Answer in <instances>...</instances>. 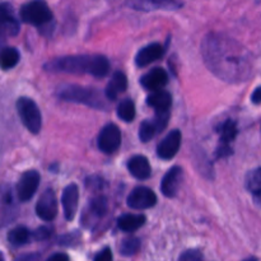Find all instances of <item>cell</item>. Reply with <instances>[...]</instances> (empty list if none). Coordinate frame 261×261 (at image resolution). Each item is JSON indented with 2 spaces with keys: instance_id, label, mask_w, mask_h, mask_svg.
<instances>
[{
  "instance_id": "obj_36",
  "label": "cell",
  "mask_w": 261,
  "mask_h": 261,
  "mask_svg": "<svg viewBox=\"0 0 261 261\" xmlns=\"http://www.w3.org/2000/svg\"><path fill=\"white\" fill-rule=\"evenodd\" d=\"M244 261H257V260L255 259V257H249V259H246V260H244Z\"/></svg>"
},
{
  "instance_id": "obj_3",
  "label": "cell",
  "mask_w": 261,
  "mask_h": 261,
  "mask_svg": "<svg viewBox=\"0 0 261 261\" xmlns=\"http://www.w3.org/2000/svg\"><path fill=\"white\" fill-rule=\"evenodd\" d=\"M20 19L24 23L40 28V32L51 33L54 15L45 0H30L20 8Z\"/></svg>"
},
{
  "instance_id": "obj_14",
  "label": "cell",
  "mask_w": 261,
  "mask_h": 261,
  "mask_svg": "<svg viewBox=\"0 0 261 261\" xmlns=\"http://www.w3.org/2000/svg\"><path fill=\"white\" fill-rule=\"evenodd\" d=\"M167 71L162 68H154L140 78V84L149 91H161L167 84Z\"/></svg>"
},
{
  "instance_id": "obj_13",
  "label": "cell",
  "mask_w": 261,
  "mask_h": 261,
  "mask_svg": "<svg viewBox=\"0 0 261 261\" xmlns=\"http://www.w3.org/2000/svg\"><path fill=\"white\" fill-rule=\"evenodd\" d=\"M79 203V189L75 184H70L66 186L63 191V196H61V204H63L64 216H65L66 221H71L74 219L78 209Z\"/></svg>"
},
{
  "instance_id": "obj_21",
  "label": "cell",
  "mask_w": 261,
  "mask_h": 261,
  "mask_svg": "<svg viewBox=\"0 0 261 261\" xmlns=\"http://www.w3.org/2000/svg\"><path fill=\"white\" fill-rule=\"evenodd\" d=\"M145 217L143 214H124L117 221V226L124 232H134L144 226Z\"/></svg>"
},
{
  "instance_id": "obj_35",
  "label": "cell",
  "mask_w": 261,
  "mask_h": 261,
  "mask_svg": "<svg viewBox=\"0 0 261 261\" xmlns=\"http://www.w3.org/2000/svg\"><path fill=\"white\" fill-rule=\"evenodd\" d=\"M251 101H252V103H255V105L261 103V87H259V88H256L254 92H252Z\"/></svg>"
},
{
  "instance_id": "obj_4",
  "label": "cell",
  "mask_w": 261,
  "mask_h": 261,
  "mask_svg": "<svg viewBox=\"0 0 261 261\" xmlns=\"http://www.w3.org/2000/svg\"><path fill=\"white\" fill-rule=\"evenodd\" d=\"M58 94L64 101L86 105V106L93 107V109H105L106 107L102 94L93 88L68 84V86L61 87Z\"/></svg>"
},
{
  "instance_id": "obj_18",
  "label": "cell",
  "mask_w": 261,
  "mask_h": 261,
  "mask_svg": "<svg viewBox=\"0 0 261 261\" xmlns=\"http://www.w3.org/2000/svg\"><path fill=\"white\" fill-rule=\"evenodd\" d=\"M2 24L3 31L9 36H17L19 32V20L15 18L13 8L9 3L2 4Z\"/></svg>"
},
{
  "instance_id": "obj_16",
  "label": "cell",
  "mask_w": 261,
  "mask_h": 261,
  "mask_svg": "<svg viewBox=\"0 0 261 261\" xmlns=\"http://www.w3.org/2000/svg\"><path fill=\"white\" fill-rule=\"evenodd\" d=\"M127 170L138 180H145L152 173L150 163L144 155H134L127 161Z\"/></svg>"
},
{
  "instance_id": "obj_19",
  "label": "cell",
  "mask_w": 261,
  "mask_h": 261,
  "mask_svg": "<svg viewBox=\"0 0 261 261\" xmlns=\"http://www.w3.org/2000/svg\"><path fill=\"white\" fill-rule=\"evenodd\" d=\"M148 106L153 107L155 112H170L172 106V96L166 91H155L147 98Z\"/></svg>"
},
{
  "instance_id": "obj_20",
  "label": "cell",
  "mask_w": 261,
  "mask_h": 261,
  "mask_svg": "<svg viewBox=\"0 0 261 261\" xmlns=\"http://www.w3.org/2000/svg\"><path fill=\"white\" fill-rule=\"evenodd\" d=\"M245 185L252 195L255 203L261 208V167L255 168L247 173L245 178Z\"/></svg>"
},
{
  "instance_id": "obj_6",
  "label": "cell",
  "mask_w": 261,
  "mask_h": 261,
  "mask_svg": "<svg viewBox=\"0 0 261 261\" xmlns=\"http://www.w3.org/2000/svg\"><path fill=\"white\" fill-rule=\"evenodd\" d=\"M98 148L106 154H112L121 144V132L115 124H107L102 127L97 139Z\"/></svg>"
},
{
  "instance_id": "obj_2",
  "label": "cell",
  "mask_w": 261,
  "mask_h": 261,
  "mask_svg": "<svg viewBox=\"0 0 261 261\" xmlns=\"http://www.w3.org/2000/svg\"><path fill=\"white\" fill-rule=\"evenodd\" d=\"M45 69L51 73L89 74L102 78L110 70V63L102 55H70L48 61Z\"/></svg>"
},
{
  "instance_id": "obj_22",
  "label": "cell",
  "mask_w": 261,
  "mask_h": 261,
  "mask_svg": "<svg viewBox=\"0 0 261 261\" xmlns=\"http://www.w3.org/2000/svg\"><path fill=\"white\" fill-rule=\"evenodd\" d=\"M31 239V232L28 231V228L23 226H18L15 228H13L12 231L8 233V241L12 246L14 247H20L23 245L27 244Z\"/></svg>"
},
{
  "instance_id": "obj_17",
  "label": "cell",
  "mask_w": 261,
  "mask_h": 261,
  "mask_svg": "<svg viewBox=\"0 0 261 261\" xmlns=\"http://www.w3.org/2000/svg\"><path fill=\"white\" fill-rule=\"evenodd\" d=\"M127 88V78L122 71H115L112 75L111 81L107 84L106 89H105V94H106L107 99L110 101H115L119 97L120 93L126 91Z\"/></svg>"
},
{
  "instance_id": "obj_28",
  "label": "cell",
  "mask_w": 261,
  "mask_h": 261,
  "mask_svg": "<svg viewBox=\"0 0 261 261\" xmlns=\"http://www.w3.org/2000/svg\"><path fill=\"white\" fill-rule=\"evenodd\" d=\"M140 249V240L137 237H127V239L122 240L121 245H120V252L124 256H133L137 254Z\"/></svg>"
},
{
  "instance_id": "obj_8",
  "label": "cell",
  "mask_w": 261,
  "mask_h": 261,
  "mask_svg": "<svg viewBox=\"0 0 261 261\" xmlns=\"http://www.w3.org/2000/svg\"><path fill=\"white\" fill-rule=\"evenodd\" d=\"M155 204H157V195L154 194V191L145 186L135 188L127 196V205L133 209H138V211L152 208Z\"/></svg>"
},
{
  "instance_id": "obj_33",
  "label": "cell",
  "mask_w": 261,
  "mask_h": 261,
  "mask_svg": "<svg viewBox=\"0 0 261 261\" xmlns=\"http://www.w3.org/2000/svg\"><path fill=\"white\" fill-rule=\"evenodd\" d=\"M87 186L88 188H96V186H98V188H102V180L99 177H96V176H93V177H89L88 180H87Z\"/></svg>"
},
{
  "instance_id": "obj_26",
  "label": "cell",
  "mask_w": 261,
  "mask_h": 261,
  "mask_svg": "<svg viewBox=\"0 0 261 261\" xmlns=\"http://www.w3.org/2000/svg\"><path fill=\"white\" fill-rule=\"evenodd\" d=\"M107 211V200L105 196H97L89 204L88 211L86 212V217L89 216L91 218L96 217V218H101Z\"/></svg>"
},
{
  "instance_id": "obj_29",
  "label": "cell",
  "mask_w": 261,
  "mask_h": 261,
  "mask_svg": "<svg viewBox=\"0 0 261 261\" xmlns=\"http://www.w3.org/2000/svg\"><path fill=\"white\" fill-rule=\"evenodd\" d=\"M178 261H203V254L195 249L186 250L180 255Z\"/></svg>"
},
{
  "instance_id": "obj_9",
  "label": "cell",
  "mask_w": 261,
  "mask_h": 261,
  "mask_svg": "<svg viewBox=\"0 0 261 261\" xmlns=\"http://www.w3.org/2000/svg\"><path fill=\"white\" fill-rule=\"evenodd\" d=\"M36 213L45 222H51L53 219H55L56 214H58V199H56L54 190L47 189L40 196L37 205H36Z\"/></svg>"
},
{
  "instance_id": "obj_15",
  "label": "cell",
  "mask_w": 261,
  "mask_h": 261,
  "mask_svg": "<svg viewBox=\"0 0 261 261\" xmlns=\"http://www.w3.org/2000/svg\"><path fill=\"white\" fill-rule=\"evenodd\" d=\"M165 54V47L161 43H150L145 47L140 48L139 53L135 56V63L138 66H147L153 61H157Z\"/></svg>"
},
{
  "instance_id": "obj_11",
  "label": "cell",
  "mask_w": 261,
  "mask_h": 261,
  "mask_svg": "<svg viewBox=\"0 0 261 261\" xmlns=\"http://www.w3.org/2000/svg\"><path fill=\"white\" fill-rule=\"evenodd\" d=\"M181 139H182V135L180 130H172L168 133L157 145L158 157L162 160H172L180 149Z\"/></svg>"
},
{
  "instance_id": "obj_10",
  "label": "cell",
  "mask_w": 261,
  "mask_h": 261,
  "mask_svg": "<svg viewBox=\"0 0 261 261\" xmlns=\"http://www.w3.org/2000/svg\"><path fill=\"white\" fill-rule=\"evenodd\" d=\"M126 4L135 10H176L182 7L180 0H126Z\"/></svg>"
},
{
  "instance_id": "obj_27",
  "label": "cell",
  "mask_w": 261,
  "mask_h": 261,
  "mask_svg": "<svg viewBox=\"0 0 261 261\" xmlns=\"http://www.w3.org/2000/svg\"><path fill=\"white\" fill-rule=\"evenodd\" d=\"M158 133H160V130H158V126L154 120H145V121L142 122L139 127V139L143 143H148Z\"/></svg>"
},
{
  "instance_id": "obj_24",
  "label": "cell",
  "mask_w": 261,
  "mask_h": 261,
  "mask_svg": "<svg viewBox=\"0 0 261 261\" xmlns=\"http://www.w3.org/2000/svg\"><path fill=\"white\" fill-rule=\"evenodd\" d=\"M117 116L125 122H132L135 119V105L133 99L126 98L117 106Z\"/></svg>"
},
{
  "instance_id": "obj_31",
  "label": "cell",
  "mask_w": 261,
  "mask_h": 261,
  "mask_svg": "<svg viewBox=\"0 0 261 261\" xmlns=\"http://www.w3.org/2000/svg\"><path fill=\"white\" fill-rule=\"evenodd\" d=\"M93 261H112V252L109 247L102 249L98 254L96 255Z\"/></svg>"
},
{
  "instance_id": "obj_23",
  "label": "cell",
  "mask_w": 261,
  "mask_h": 261,
  "mask_svg": "<svg viewBox=\"0 0 261 261\" xmlns=\"http://www.w3.org/2000/svg\"><path fill=\"white\" fill-rule=\"evenodd\" d=\"M219 135H221V144L229 145V143L236 138L237 135V126L233 120H227L219 127Z\"/></svg>"
},
{
  "instance_id": "obj_7",
  "label": "cell",
  "mask_w": 261,
  "mask_h": 261,
  "mask_svg": "<svg viewBox=\"0 0 261 261\" xmlns=\"http://www.w3.org/2000/svg\"><path fill=\"white\" fill-rule=\"evenodd\" d=\"M40 173L35 170L25 171L17 184V196L22 203L31 200L40 185Z\"/></svg>"
},
{
  "instance_id": "obj_32",
  "label": "cell",
  "mask_w": 261,
  "mask_h": 261,
  "mask_svg": "<svg viewBox=\"0 0 261 261\" xmlns=\"http://www.w3.org/2000/svg\"><path fill=\"white\" fill-rule=\"evenodd\" d=\"M40 260L41 257L38 254H25L15 259V261H40Z\"/></svg>"
},
{
  "instance_id": "obj_5",
  "label": "cell",
  "mask_w": 261,
  "mask_h": 261,
  "mask_svg": "<svg viewBox=\"0 0 261 261\" xmlns=\"http://www.w3.org/2000/svg\"><path fill=\"white\" fill-rule=\"evenodd\" d=\"M17 111L28 132L37 134L42 126V116L36 102L28 97H20L17 101Z\"/></svg>"
},
{
  "instance_id": "obj_30",
  "label": "cell",
  "mask_w": 261,
  "mask_h": 261,
  "mask_svg": "<svg viewBox=\"0 0 261 261\" xmlns=\"http://www.w3.org/2000/svg\"><path fill=\"white\" fill-rule=\"evenodd\" d=\"M51 234V229L47 228V227H41V228L36 229L33 232V237L37 241H43V240H47Z\"/></svg>"
},
{
  "instance_id": "obj_1",
  "label": "cell",
  "mask_w": 261,
  "mask_h": 261,
  "mask_svg": "<svg viewBox=\"0 0 261 261\" xmlns=\"http://www.w3.org/2000/svg\"><path fill=\"white\" fill-rule=\"evenodd\" d=\"M204 61L213 74L231 83L244 82L250 73V60L240 43L227 36L211 33L201 46Z\"/></svg>"
},
{
  "instance_id": "obj_12",
  "label": "cell",
  "mask_w": 261,
  "mask_h": 261,
  "mask_svg": "<svg viewBox=\"0 0 261 261\" xmlns=\"http://www.w3.org/2000/svg\"><path fill=\"white\" fill-rule=\"evenodd\" d=\"M184 171L182 168L175 166L171 168L165 177L162 178V184H161V190H162L163 195L167 198H175L177 195L178 190H180L181 182H182Z\"/></svg>"
},
{
  "instance_id": "obj_34",
  "label": "cell",
  "mask_w": 261,
  "mask_h": 261,
  "mask_svg": "<svg viewBox=\"0 0 261 261\" xmlns=\"http://www.w3.org/2000/svg\"><path fill=\"white\" fill-rule=\"evenodd\" d=\"M46 261H69V256L63 252H56V254L51 255Z\"/></svg>"
},
{
  "instance_id": "obj_25",
  "label": "cell",
  "mask_w": 261,
  "mask_h": 261,
  "mask_svg": "<svg viewBox=\"0 0 261 261\" xmlns=\"http://www.w3.org/2000/svg\"><path fill=\"white\" fill-rule=\"evenodd\" d=\"M20 55L17 48L14 47H4L2 51V68L3 70L14 68L19 61Z\"/></svg>"
}]
</instances>
